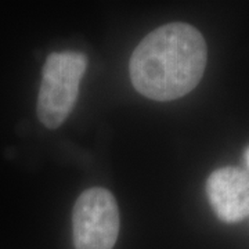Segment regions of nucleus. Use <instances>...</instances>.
<instances>
[{
    "instance_id": "f257e3e1",
    "label": "nucleus",
    "mask_w": 249,
    "mask_h": 249,
    "mask_svg": "<svg viewBox=\"0 0 249 249\" xmlns=\"http://www.w3.org/2000/svg\"><path fill=\"white\" fill-rule=\"evenodd\" d=\"M206 43L196 28L173 22L145 36L130 57L134 89L155 101H172L188 94L202 79Z\"/></svg>"
},
{
    "instance_id": "f03ea898",
    "label": "nucleus",
    "mask_w": 249,
    "mask_h": 249,
    "mask_svg": "<svg viewBox=\"0 0 249 249\" xmlns=\"http://www.w3.org/2000/svg\"><path fill=\"white\" fill-rule=\"evenodd\" d=\"M86 68L88 57L78 52H58L47 57L36 106L37 118L46 127L55 129L70 116Z\"/></svg>"
},
{
    "instance_id": "7ed1b4c3",
    "label": "nucleus",
    "mask_w": 249,
    "mask_h": 249,
    "mask_svg": "<svg viewBox=\"0 0 249 249\" xmlns=\"http://www.w3.org/2000/svg\"><path fill=\"white\" fill-rule=\"evenodd\" d=\"M119 224L118 204L108 190L93 187L83 191L72 211L75 249H112Z\"/></svg>"
},
{
    "instance_id": "20e7f679",
    "label": "nucleus",
    "mask_w": 249,
    "mask_h": 249,
    "mask_svg": "<svg viewBox=\"0 0 249 249\" xmlns=\"http://www.w3.org/2000/svg\"><path fill=\"white\" fill-rule=\"evenodd\" d=\"M206 196L222 222H241L249 216V175L234 166L216 169L206 180Z\"/></svg>"
},
{
    "instance_id": "39448f33",
    "label": "nucleus",
    "mask_w": 249,
    "mask_h": 249,
    "mask_svg": "<svg viewBox=\"0 0 249 249\" xmlns=\"http://www.w3.org/2000/svg\"><path fill=\"white\" fill-rule=\"evenodd\" d=\"M245 160H247V165H248L249 168V147L248 150H247V152H245Z\"/></svg>"
}]
</instances>
